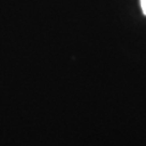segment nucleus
Wrapping results in <instances>:
<instances>
[{
    "label": "nucleus",
    "mask_w": 146,
    "mask_h": 146,
    "mask_svg": "<svg viewBox=\"0 0 146 146\" xmlns=\"http://www.w3.org/2000/svg\"><path fill=\"white\" fill-rule=\"evenodd\" d=\"M140 5H141V9H143L144 15L146 16V0H140Z\"/></svg>",
    "instance_id": "nucleus-1"
}]
</instances>
